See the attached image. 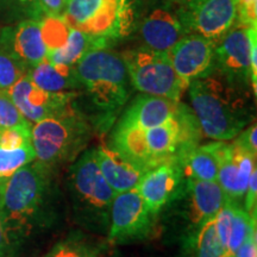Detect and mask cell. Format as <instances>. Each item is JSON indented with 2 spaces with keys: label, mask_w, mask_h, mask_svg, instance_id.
<instances>
[{
  "label": "cell",
  "mask_w": 257,
  "mask_h": 257,
  "mask_svg": "<svg viewBox=\"0 0 257 257\" xmlns=\"http://www.w3.org/2000/svg\"><path fill=\"white\" fill-rule=\"evenodd\" d=\"M187 88L200 130L211 140L236 138L251 121L246 89L230 83L214 69Z\"/></svg>",
  "instance_id": "cell-1"
},
{
  "label": "cell",
  "mask_w": 257,
  "mask_h": 257,
  "mask_svg": "<svg viewBox=\"0 0 257 257\" xmlns=\"http://www.w3.org/2000/svg\"><path fill=\"white\" fill-rule=\"evenodd\" d=\"M50 174L51 168L35 160L0 182V218L9 243L29 232L43 211Z\"/></svg>",
  "instance_id": "cell-2"
},
{
  "label": "cell",
  "mask_w": 257,
  "mask_h": 257,
  "mask_svg": "<svg viewBox=\"0 0 257 257\" xmlns=\"http://www.w3.org/2000/svg\"><path fill=\"white\" fill-rule=\"evenodd\" d=\"M68 187L79 223L100 232L108 231L111 204L115 192L99 169L94 149L82 153L70 167Z\"/></svg>",
  "instance_id": "cell-3"
},
{
  "label": "cell",
  "mask_w": 257,
  "mask_h": 257,
  "mask_svg": "<svg viewBox=\"0 0 257 257\" xmlns=\"http://www.w3.org/2000/svg\"><path fill=\"white\" fill-rule=\"evenodd\" d=\"M75 69L81 87L98 108L111 113L127 102L131 82L120 54L96 48L76 62Z\"/></svg>",
  "instance_id": "cell-4"
},
{
  "label": "cell",
  "mask_w": 257,
  "mask_h": 257,
  "mask_svg": "<svg viewBox=\"0 0 257 257\" xmlns=\"http://www.w3.org/2000/svg\"><path fill=\"white\" fill-rule=\"evenodd\" d=\"M92 127L72 107L36 121L31 126V144L36 161L51 168L72 162L85 149Z\"/></svg>",
  "instance_id": "cell-5"
},
{
  "label": "cell",
  "mask_w": 257,
  "mask_h": 257,
  "mask_svg": "<svg viewBox=\"0 0 257 257\" xmlns=\"http://www.w3.org/2000/svg\"><path fill=\"white\" fill-rule=\"evenodd\" d=\"M133 12L130 0H68L62 16L72 28L111 44L130 34Z\"/></svg>",
  "instance_id": "cell-6"
},
{
  "label": "cell",
  "mask_w": 257,
  "mask_h": 257,
  "mask_svg": "<svg viewBox=\"0 0 257 257\" xmlns=\"http://www.w3.org/2000/svg\"><path fill=\"white\" fill-rule=\"evenodd\" d=\"M131 85L143 94L180 101L187 86L179 78L166 53L146 47L120 54Z\"/></svg>",
  "instance_id": "cell-7"
},
{
  "label": "cell",
  "mask_w": 257,
  "mask_h": 257,
  "mask_svg": "<svg viewBox=\"0 0 257 257\" xmlns=\"http://www.w3.org/2000/svg\"><path fill=\"white\" fill-rule=\"evenodd\" d=\"M178 16L187 34L218 43L237 22V0H181Z\"/></svg>",
  "instance_id": "cell-8"
},
{
  "label": "cell",
  "mask_w": 257,
  "mask_h": 257,
  "mask_svg": "<svg viewBox=\"0 0 257 257\" xmlns=\"http://www.w3.org/2000/svg\"><path fill=\"white\" fill-rule=\"evenodd\" d=\"M153 217L136 188L115 193L110 210L108 240L126 243L147 238L153 230Z\"/></svg>",
  "instance_id": "cell-9"
},
{
  "label": "cell",
  "mask_w": 257,
  "mask_h": 257,
  "mask_svg": "<svg viewBox=\"0 0 257 257\" xmlns=\"http://www.w3.org/2000/svg\"><path fill=\"white\" fill-rule=\"evenodd\" d=\"M213 69L234 86L244 89L250 86V40L248 27L236 23L218 42L214 51Z\"/></svg>",
  "instance_id": "cell-10"
},
{
  "label": "cell",
  "mask_w": 257,
  "mask_h": 257,
  "mask_svg": "<svg viewBox=\"0 0 257 257\" xmlns=\"http://www.w3.org/2000/svg\"><path fill=\"white\" fill-rule=\"evenodd\" d=\"M216 46V42L206 37L187 34L166 54L179 78L188 87L192 81L213 70Z\"/></svg>",
  "instance_id": "cell-11"
},
{
  "label": "cell",
  "mask_w": 257,
  "mask_h": 257,
  "mask_svg": "<svg viewBox=\"0 0 257 257\" xmlns=\"http://www.w3.org/2000/svg\"><path fill=\"white\" fill-rule=\"evenodd\" d=\"M10 98L30 123H36L68 108L74 98L72 92H48L35 85L24 74L8 91Z\"/></svg>",
  "instance_id": "cell-12"
},
{
  "label": "cell",
  "mask_w": 257,
  "mask_h": 257,
  "mask_svg": "<svg viewBox=\"0 0 257 257\" xmlns=\"http://www.w3.org/2000/svg\"><path fill=\"white\" fill-rule=\"evenodd\" d=\"M255 168V155L236 141L232 143H225L223 141L217 181L227 199L239 204L245 195L250 176Z\"/></svg>",
  "instance_id": "cell-13"
},
{
  "label": "cell",
  "mask_w": 257,
  "mask_h": 257,
  "mask_svg": "<svg viewBox=\"0 0 257 257\" xmlns=\"http://www.w3.org/2000/svg\"><path fill=\"white\" fill-rule=\"evenodd\" d=\"M0 48L27 69L42 62L47 56V48L42 38L40 21L23 19L16 25L3 29Z\"/></svg>",
  "instance_id": "cell-14"
},
{
  "label": "cell",
  "mask_w": 257,
  "mask_h": 257,
  "mask_svg": "<svg viewBox=\"0 0 257 257\" xmlns=\"http://www.w3.org/2000/svg\"><path fill=\"white\" fill-rule=\"evenodd\" d=\"M182 179L179 161H170L147 172L136 189L150 212L156 216L161 208L175 198Z\"/></svg>",
  "instance_id": "cell-15"
},
{
  "label": "cell",
  "mask_w": 257,
  "mask_h": 257,
  "mask_svg": "<svg viewBox=\"0 0 257 257\" xmlns=\"http://www.w3.org/2000/svg\"><path fill=\"white\" fill-rule=\"evenodd\" d=\"M140 34L148 49L167 53L187 35V31L180 21L178 12L167 8H157L143 19Z\"/></svg>",
  "instance_id": "cell-16"
},
{
  "label": "cell",
  "mask_w": 257,
  "mask_h": 257,
  "mask_svg": "<svg viewBox=\"0 0 257 257\" xmlns=\"http://www.w3.org/2000/svg\"><path fill=\"white\" fill-rule=\"evenodd\" d=\"M179 105L180 101L142 93L128 105L117 125L137 126L143 130L159 126L174 117Z\"/></svg>",
  "instance_id": "cell-17"
},
{
  "label": "cell",
  "mask_w": 257,
  "mask_h": 257,
  "mask_svg": "<svg viewBox=\"0 0 257 257\" xmlns=\"http://www.w3.org/2000/svg\"><path fill=\"white\" fill-rule=\"evenodd\" d=\"M95 159L106 182L115 193L136 188L146 173L112 148H94Z\"/></svg>",
  "instance_id": "cell-18"
},
{
  "label": "cell",
  "mask_w": 257,
  "mask_h": 257,
  "mask_svg": "<svg viewBox=\"0 0 257 257\" xmlns=\"http://www.w3.org/2000/svg\"><path fill=\"white\" fill-rule=\"evenodd\" d=\"M187 194L189 219L197 227L213 219L227 199L218 181L187 179Z\"/></svg>",
  "instance_id": "cell-19"
},
{
  "label": "cell",
  "mask_w": 257,
  "mask_h": 257,
  "mask_svg": "<svg viewBox=\"0 0 257 257\" xmlns=\"http://www.w3.org/2000/svg\"><path fill=\"white\" fill-rule=\"evenodd\" d=\"M223 141L195 146L179 160L182 175L187 179L217 181Z\"/></svg>",
  "instance_id": "cell-20"
},
{
  "label": "cell",
  "mask_w": 257,
  "mask_h": 257,
  "mask_svg": "<svg viewBox=\"0 0 257 257\" xmlns=\"http://www.w3.org/2000/svg\"><path fill=\"white\" fill-rule=\"evenodd\" d=\"M27 73L35 85L48 92H72L81 88L75 66L51 63L44 59Z\"/></svg>",
  "instance_id": "cell-21"
},
{
  "label": "cell",
  "mask_w": 257,
  "mask_h": 257,
  "mask_svg": "<svg viewBox=\"0 0 257 257\" xmlns=\"http://www.w3.org/2000/svg\"><path fill=\"white\" fill-rule=\"evenodd\" d=\"M112 149L123 155L144 173L155 168L148 150L146 130L143 128L117 125L112 135Z\"/></svg>",
  "instance_id": "cell-22"
},
{
  "label": "cell",
  "mask_w": 257,
  "mask_h": 257,
  "mask_svg": "<svg viewBox=\"0 0 257 257\" xmlns=\"http://www.w3.org/2000/svg\"><path fill=\"white\" fill-rule=\"evenodd\" d=\"M96 48H110V42L70 27L67 43L60 49L47 51L46 59L51 63L75 66L86 53Z\"/></svg>",
  "instance_id": "cell-23"
},
{
  "label": "cell",
  "mask_w": 257,
  "mask_h": 257,
  "mask_svg": "<svg viewBox=\"0 0 257 257\" xmlns=\"http://www.w3.org/2000/svg\"><path fill=\"white\" fill-rule=\"evenodd\" d=\"M42 38L47 51L62 48L68 40L70 25L63 16H44L40 21Z\"/></svg>",
  "instance_id": "cell-24"
},
{
  "label": "cell",
  "mask_w": 257,
  "mask_h": 257,
  "mask_svg": "<svg viewBox=\"0 0 257 257\" xmlns=\"http://www.w3.org/2000/svg\"><path fill=\"white\" fill-rule=\"evenodd\" d=\"M35 160H36V155H35L32 144L12 150L0 148V182L6 181L19 168Z\"/></svg>",
  "instance_id": "cell-25"
},
{
  "label": "cell",
  "mask_w": 257,
  "mask_h": 257,
  "mask_svg": "<svg viewBox=\"0 0 257 257\" xmlns=\"http://www.w3.org/2000/svg\"><path fill=\"white\" fill-rule=\"evenodd\" d=\"M195 251L197 257H220L224 252L223 245L218 237L214 218L199 227L195 238Z\"/></svg>",
  "instance_id": "cell-26"
},
{
  "label": "cell",
  "mask_w": 257,
  "mask_h": 257,
  "mask_svg": "<svg viewBox=\"0 0 257 257\" xmlns=\"http://www.w3.org/2000/svg\"><path fill=\"white\" fill-rule=\"evenodd\" d=\"M256 224V218H252L244 208L238 204L234 208V213L231 223L229 239L225 251L234 253L245 240L252 225Z\"/></svg>",
  "instance_id": "cell-27"
},
{
  "label": "cell",
  "mask_w": 257,
  "mask_h": 257,
  "mask_svg": "<svg viewBox=\"0 0 257 257\" xmlns=\"http://www.w3.org/2000/svg\"><path fill=\"white\" fill-rule=\"evenodd\" d=\"M44 257H98V250L80 238H70L56 244Z\"/></svg>",
  "instance_id": "cell-28"
},
{
  "label": "cell",
  "mask_w": 257,
  "mask_h": 257,
  "mask_svg": "<svg viewBox=\"0 0 257 257\" xmlns=\"http://www.w3.org/2000/svg\"><path fill=\"white\" fill-rule=\"evenodd\" d=\"M27 72L23 64L0 48V91H8Z\"/></svg>",
  "instance_id": "cell-29"
},
{
  "label": "cell",
  "mask_w": 257,
  "mask_h": 257,
  "mask_svg": "<svg viewBox=\"0 0 257 257\" xmlns=\"http://www.w3.org/2000/svg\"><path fill=\"white\" fill-rule=\"evenodd\" d=\"M14 126H31L6 91H0V128Z\"/></svg>",
  "instance_id": "cell-30"
},
{
  "label": "cell",
  "mask_w": 257,
  "mask_h": 257,
  "mask_svg": "<svg viewBox=\"0 0 257 257\" xmlns=\"http://www.w3.org/2000/svg\"><path fill=\"white\" fill-rule=\"evenodd\" d=\"M31 144V126H14L0 128V148L6 150Z\"/></svg>",
  "instance_id": "cell-31"
},
{
  "label": "cell",
  "mask_w": 257,
  "mask_h": 257,
  "mask_svg": "<svg viewBox=\"0 0 257 257\" xmlns=\"http://www.w3.org/2000/svg\"><path fill=\"white\" fill-rule=\"evenodd\" d=\"M237 205H238L237 202L230 200V199H226L223 207L220 208L219 212L217 213V216L214 217V223H216L218 237H219L224 251L226 250L231 223H232L234 208H236Z\"/></svg>",
  "instance_id": "cell-32"
},
{
  "label": "cell",
  "mask_w": 257,
  "mask_h": 257,
  "mask_svg": "<svg viewBox=\"0 0 257 257\" xmlns=\"http://www.w3.org/2000/svg\"><path fill=\"white\" fill-rule=\"evenodd\" d=\"M6 8L12 9V11H17L25 19L41 21L44 17L40 0H6Z\"/></svg>",
  "instance_id": "cell-33"
},
{
  "label": "cell",
  "mask_w": 257,
  "mask_h": 257,
  "mask_svg": "<svg viewBox=\"0 0 257 257\" xmlns=\"http://www.w3.org/2000/svg\"><path fill=\"white\" fill-rule=\"evenodd\" d=\"M236 23L257 27V0H237Z\"/></svg>",
  "instance_id": "cell-34"
},
{
  "label": "cell",
  "mask_w": 257,
  "mask_h": 257,
  "mask_svg": "<svg viewBox=\"0 0 257 257\" xmlns=\"http://www.w3.org/2000/svg\"><path fill=\"white\" fill-rule=\"evenodd\" d=\"M250 40V86L253 95L257 88V27H248Z\"/></svg>",
  "instance_id": "cell-35"
},
{
  "label": "cell",
  "mask_w": 257,
  "mask_h": 257,
  "mask_svg": "<svg viewBox=\"0 0 257 257\" xmlns=\"http://www.w3.org/2000/svg\"><path fill=\"white\" fill-rule=\"evenodd\" d=\"M245 210L252 218H256V200H257V170L256 168L252 170L251 176H250L248 188L245 193Z\"/></svg>",
  "instance_id": "cell-36"
},
{
  "label": "cell",
  "mask_w": 257,
  "mask_h": 257,
  "mask_svg": "<svg viewBox=\"0 0 257 257\" xmlns=\"http://www.w3.org/2000/svg\"><path fill=\"white\" fill-rule=\"evenodd\" d=\"M234 257H257V232L256 224L252 225L248 236L238 250L234 252Z\"/></svg>",
  "instance_id": "cell-37"
},
{
  "label": "cell",
  "mask_w": 257,
  "mask_h": 257,
  "mask_svg": "<svg viewBox=\"0 0 257 257\" xmlns=\"http://www.w3.org/2000/svg\"><path fill=\"white\" fill-rule=\"evenodd\" d=\"M256 136H257V127L256 124L250 125V126L240 133L238 136L236 137V142L249 150L252 155H257V144H256Z\"/></svg>",
  "instance_id": "cell-38"
},
{
  "label": "cell",
  "mask_w": 257,
  "mask_h": 257,
  "mask_svg": "<svg viewBox=\"0 0 257 257\" xmlns=\"http://www.w3.org/2000/svg\"><path fill=\"white\" fill-rule=\"evenodd\" d=\"M66 4V0H40L44 16H62Z\"/></svg>",
  "instance_id": "cell-39"
},
{
  "label": "cell",
  "mask_w": 257,
  "mask_h": 257,
  "mask_svg": "<svg viewBox=\"0 0 257 257\" xmlns=\"http://www.w3.org/2000/svg\"><path fill=\"white\" fill-rule=\"evenodd\" d=\"M9 239L6 236L4 225H3L2 218H0V257H5L6 251H8V245H9Z\"/></svg>",
  "instance_id": "cell-40"
},
{
  "label": "cell",
  "mask_w": 257,
  "mask_h": 257,
  "mask_svg": "<svg viewBox=\"0 0 257 257\" xmlns=\"http://www.w3.org/2000/svg\"><path fill=\"white\" fill-rule=\"evenodd\" d=\"M220 257H234V253H231V252H227V251H224L221 253Z\"/></svg>",
  "instance_id": "cell-41"
},
{
  "label": "cell",
  "mask_w": 257,
  "mask_h": 257,
  "mask_svg": "<svg viewBox=\"0 0 257 257\" xmlns=\"http://www.w3.org/2000/svg\"><path fill=\"white\" fill-rule=\"evenodd\" d=\"M0 6H3V8H6V0H0Z\"/></svg>",
  "instance_id": "cell-42"
},
{
  "label": "cell",
  "mask_w": 257,
  "mask_h": 257,
  "mask_svg": "<svg viewBox=\"0 0 257 257\" xmlns=\"http://www.w3.org/2000/svg\"><path fill=\"white\" fill-rule=\"evenodd\" d=\"M66 2H68V0H66Z\"/></svg>",
  "instance_id": "cell-43"
}]
</instances>
